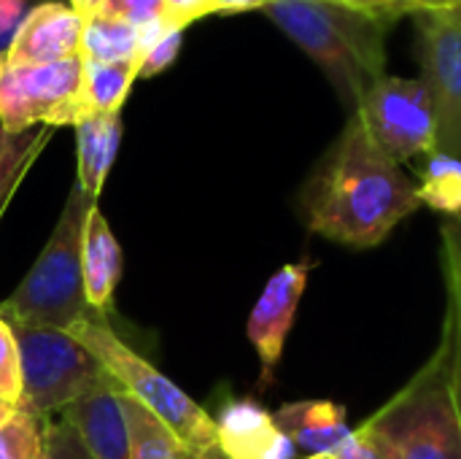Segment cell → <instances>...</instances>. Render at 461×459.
Returning <instances> with one entry per match:
<instances>
[{
  "label": "cell",
  "instance_id": "1",
  "mask_svg": "<svg viewBox=\"0 0 461 459\" xmlns=\"http://www.w3.org/2000/svg\"><path fill=\"white\" fill-rule=\"evenodd\" d=\"M419 208L416 181L373 143L357 114L300 189L305 227L348 249L381 246Z\"/></svg>",
  "mask_w": 461,
  "mask_h": 459
},
{
  "label": "cell",
  "instance_id": "2",
  "mask_svg": "<svg viewBox=\"0 0 461 459\" xmlns=\"http://www.w3.org/2000/svg\"><path fill=\"white\" fill-rule=\"evenodd\" d=\"M359 430L384 459H461L459 330L451 300L435 354Z\"/></svg>",
  "mask_w": 461,
  "mask_h": 459
},
{
  "label": "cell",
  "instance_id": "3",
  "mask_svg": "<svg viewBox=\"0 0 461 459\" xmlns=\"http://www.w3.org/2000/svg\"><path fill=\"white\" fill-rule=\"evenodd\" d=\"M265 14L321 68L351 114L362 95L386 76L389 16L335 0H273Z\"/></svg>",
  "mask_w": 461,
  "mask_h": 459
},
{
  "label": "cell",
  "instance_id": "4",
  "mask_svg": "<svg viewBox=\"0 0 461 459\" xmlns=\"http://www.w3.org/2000/svg\"><path fill=\"white\" fill-rule=\"evenodd\" d=\"M97 206L78 184H73L54 233L38 254L22 284L0 303V317L8 325L46 327L68 333L92 308L84 298L81 243L89 211Z\"/></svg>",
  "mask_w": 461,
  "mask_h": 459
},
{
  "label": "cell",
  "instance_id": "5",
  "mask_svg": "<svg viewBox=\"0 0 461 459\" xmlns=\"http://www.w3.org/2000/svg\"><path fill=\"white\" fill-rule=\"evenodd\" d=\"M68 335L78 341L86 352H92L103 371L119 384V390L138 400L146 411H151L184 444V449L194 452L216 446L213 417L203 406H197L178 384H173L162 371L135 354L111 330L105 314L89 311L68 330Z\"/></svg>",
  "mask_w": 461,
  "mask_h": 459
},
{
  "label": "cell",
  "instance_id": "6",
  "mask_svg": "<svg viewBox=\"0 0 461 459\" xmlns=\"http://www.w3.org/2000/svg\"><path fill=\"white\" fill-rule=\"evenodd\" d=\"M11 330L22 365L19 411L35 419L62 411L105 376L97 357L62 330L22 325H11Z\"/></svg>",
  "mask_w": 461,
  "mask_h": 459
},
{
  "label": "cell",
  "instance_id": "7",
  "mask_svg": "<svg viewBox=\"0 0 461 459\" xmlns=\"http://www.w3.org/2000/svg\"><path fill=\"white\" fill-rule=\"evenodd\" d=\"M84 57L51 65H8L0 68V127L5 133H27L35 127H59L84 119L81 108Z\"/></svg>",
  "mask_w": 461,
  "mask_h": 459
},
{
  "label": "cell",
  "instance_id": "8",
  "mask_svg": "<svg viewBox=\"0 0 461 459\" xmlns=\"http://www.w3.org/2000/svg\"><path fill=\"white\" fill-rule=\"evenodd\" d=\"M354 114L373 143L397 165L438 149L435 103L424 78L381 76Z\"/></svg>",
  "mask_w": 461,
  "mask_h": 459
},
{
  "label": "cell",
  "instance_id": "9",
  "mask_svg": "<svg viewBox=\"0 0 461 459\" xmlns=\"http://www.w3.org/2000/svg\"><path fill=\"white\" fill-rule=\"evenodd\" d=\"M421 41V78L435 103L438 149L448 151L461 116V8L411 14Z\"/></svg>",
  "mask_w": 461,
  "mask_h": 459
},
{
  "label": "cell",
  "instance_id": "10",
  "mask_svg": "<svg viewBox=\"0 0 461 459\" xmlns=\"http://www.w3.org/2000/svg\"><path fill=\"white\" fill-rule=\"evenodd\" d=\"M313 268H316V262H311V260L289 262V265L278 268L267 279V284L249 317L246 335L262 363V384L273 381V373L284 357L286 338L292 333V325H294V317H297V308H300V300L305 295Z\"/></svg>",
  "mask_w": 461,
  "mask_h": 459
},
{
  "label": "cell",
  "instance_id": "11",
  "mask_svg": "<svg viewBox=\"0 0 461 459\" xmlns=\"http://www.w3.org/2000/svg\"><path fill=\"white\" fill-rule=\"evenodd\" d=\"M84 16L68 3H41L30 8L16 27L8 49V65H51L81 54Z\"/></svg>",
  "mask_w": 461,
  "mask_h": 459
},
{
  "label": "cell",
  "instance_id": "12",
  "mask_svg": "<svg viewBox=\"0 0 461 459\" xmlns=\"http://www.w3.org/2000/svg\"><path fill=\"white\" fill-rule=\"evenodd\" d=\"M216 444L230 459H300L276 417L251 398H227L213 414Z\"/></svg>",
  "mask_w": 461,
  "mask_h": 459
},
{
  "label": "cell",
  "instance_id": "13",
  "mask_svg": "<svg viewBox=\"0 0 461 459\" xmlns=\"http://www.w3.org/2000/svg\"><path fill=\"white\" fill-rule=\"evenodd\" d=\"M59 417L78 433L95 459H130V433L119 384L108 373L89 392L65 406Z\"/></svg>",
  "mask_w": 461,
  "mask_h": 459
},
{
  "label": "cell",
  "instance_id": "14",
  "mask_svg": "<svg viewBox=\"0 0 461 459\" xmlns=\"http://www.w3.org/2000/svg\"><path fill=\"white\" fill-rule=\"evenodd\" d=\"M276 425L292 438L300 454H335L351 436L348 411L335 400H297L281 406Z\"/></svg>",
  "mask_w": 461,
  "mask_h": 459
},
{
  "label": "cell",
  "instance_id": "15",
  "mask_svg": "<svg viewBox=\"0 0 461 459\" xmlns=\"http://www.w3.org/2000/svg\"><path fill=\"white\" fill-rule=\"evenodd\" d=\"M81 276L86 306L97 314L111 311L113 292L122 276V249L108 225V219L95 206L86 216L84 243H81Z\"/></svg>",
  "mask_w": 461,
  "mask_h": 459
},
{
  "label": "cell",
  "instance_id": "16",
  "mask_svg": "<svg viewBox=\"0 0 461 459\" xmlns=\"http://www.w3.org/2000/svg\"><path fill=\"white\" fill-rule=\"evenodd\" d=\"M122 141V114H89L76 122V151H78V179L76 184L92 197H100V189L113 168Z\"/></svg>",
  "mask_w": 461,
  "mask_h": 459
},
{
  "label": "cell",
  "instance_id": "17",
  "mask_svg": "<svg viewBox=\"0 0 461 459\" xmlns=\"http://www.w3.org/2000/svg\"><path fill=\"white\" fill-rule=\"evenodd\" d=\"M140 62H89L84 60V84H81V108L89 114H122V106L138 78Z\"/></svg>",
  "mask_w": 461,
  "mask_h": 459
},
{
  "label": "cell",
  "instance_id": "18",
  "mask_svg": "<svg viewBox=\"0 0 461 459\" xmlns=\"http://www.w3.org/2000/svg\"><path fill=\"white\" fill-rule=\"evenodd\" d=\"M419 203L448 216H461V157L454 151H429L419 170Z\"/></svg>",
  "mask_w": 461,
  "mask_h": 459
},
{
  "label": "cell",
  "instance_id": "19",
  "mask_svg": "<svg viewBox=\"0 0 461 459\" xmlns=\"http://www.w3.org/2000/svg\"><path fill=\"white\" fill-rule=\"evenodd\" d=\"M81 57L89 62H140V30L130 22L92 14L84 19Z\"/></svg>",
  "mask_w": 461,
  "mask_h": 459
},
{
  "label": "cell",
  "instance_id": "20",
  "mask_svg": "<svg viewBox=\"0 0 461 459\" xmlns=\"http://www.w3.org/2000/svg\"><path fill=\"white\" fill-rule=\"evenodd\" d=\"M119 400L127 417L130 459H184V444L138 400L119 390Z\"/></svg>",
  "mask_w": 461,
  "mask_h": 459
},
{
  "label": "cell",
  "instance_id": "21",
  "mask_svg": "<svg viewBox=\"0 0 461 459\" xmlns=\"http://www.w3.org/2000/svg\"><path fill=\"white\" fill-rule=\"evenodd\" d=\"M51 127H35L27 133H5L0 127V214L5 211L22 176L46 146Z\"/></svg>",
  "mask_w": 461,
  "mask_h": 459
},
{
  "label": "cell",
  "instance_id": "22",
  "mask_svg": "<svg viewBox=\"0 0 461 459\" xmlns=\"http://www.w3.org/2000/svg\"><path fill=\"white\" fill-rule=\"evenodd\" d=\"M0 459H43L41 419L19 411L5 427H0Z\"/></svg>",
  "mask_w": 461,
  "mask_h": 459
},
{
  "label": "cell",
  "instance_id": "23",
  "mask_svg": "<svg viewBox=\"0 0 461 459\" xmlns=\"http://www.w3.org/2000/svg\"><path fill=\"white\" fill-rule=\"evenodd\" d=\"M41 433H43V459H95L78 433L59 417H43L41 419Z\"/></svg>",
  "mask_w": 461,
  "mask_h": 459
},
{
  "label": "cell",
  "instance_id": "24",
  "mask_svg": "<svg viewBox=\"0 0 461 459\" xmlns=\"http://www.w3.org/2000/svg\"><path fill=\"white\" fill-rule=\"evenodd\" d=\"M0 400L22 403V365L11 325L0 317Z\"/></svg>",
  "mask_w": 461,
  "mask_h": 459
},
{
  "label": "cell",
  "instance_id": "25",
  "mask_svg": "<svg viewBox=\"0 0 461 459\" xmlns=\"http://www.w3.org/2000/svg\"><path fill=\"white\" fill-rule=\"evenodd\" d=\"M95 14L130 22L138 30L157 24V22H167L165 0H103V5Z\"/></svg>",
  "mask_w": 461,
  "mask_h": 459
},
{
  "label": "cell",
  "instance_id": "26",
  "mask_svg": "<svg viewBox=\"0 0 461 459\" xmlns=\"http://www.w3.org/2000/svg\"><path fill=\"white\" fill-rule=\"evenodd\" d=\"M181 43H184V27H176L170 24L140 57V70H138V78H151L162 70H167L178 51H181Z\"/></svg>",
  "mask_w": 461,
  "mask_h": 459
},
{
  "label": "cell",
  "instance_id": "27",
  "mask_svg": "<svg viewBox=\"0 0 461 459\" xmlns=\"http://www.w3.org/2000/svg\"><path fill=\"white\" fill-rule=\"evenodd\" d=\"M440 235H443V271H448L461 284V216L446 219Z\"/></svg>",
  "mask_w": 461,
  "mask_h": 459
},
{
  "label": "cell",
  "instance_id": "28",
  "mask_svg": "<svg viewBox=\"0 0 461 459\" xmlns=\"http://www.w3.org/2000/svg\"><path fill=\"white\" fill-rule=\"evenodd\" d=\"M165 14L170 24L186 30L192 22L211 14V0H165Z\"/></svg>",
  "mask_w": 461,
  "mask_h": 459
},
{
  "label": "cell",
  "instance_id": "29",
  "mask_svg": "<svg viewBox=\"0 0 461 459\" xmlns=\"http://www.w3.org/2000/svg\"><path fill=\"white\" fill-rule=\"evenodd\" d=\"M335 459H384L381 457V452L373 446V441L357 427V430H351V436L343 441V446L335 452Z\"/></svg>",
  "mask_w": 461,
  "mask_h": 459
},
{
  "label": "cell",
  "instance_id": "30",
  "mask_svg": "<svg viewBox=\"0 0 461 459\" xmlns=\"http://www.w3.org/2000/svg\"><path fill=\"white\" fill-rule=\"evenodd\" d=\"M340 5H351V8H359V11H370V14H381V16H389L392 22L397 16H405L408 8L402 0H335Z\"/></svg>",
  "mask_w": 461,
  "mask_h": 459
},
{
  "label": "cell",
  "instance_id": "31",
  "mask_svg": "<svg viewBox=\"0 0 461 459\" xmlns=\"http://www.w3.org/2000/svg\"><path fill=\"white\" fill-rule=\"evenodd\" d=\"M273 0H211V14H243L265 11Z\"/></svg>",
  "mask_w": 461,
  "mask_h": 459
},
{
  "label": "cell",
  "instance_id": "32",
  "mask_svg": "<svg viewBox=\"0 0 461 459\" xmlns=\"http://www.w3.org/2000/svg\"><path fill=\"white\" fill-rule=\"evenodd\" d=\"M446 273V287H448V300L454 303V311H456V330H459V384H461V284L448 273Z\"/></svg>",
  "mask_w": 461,
  "mask_h": 459
},
{
  "label": "cell",
  "instance_id": "33",
  "mask_svg": "<svg viewBox=\"0 0 461 459\" xmlns=\"http://www.w3.org/2000/svg\"><path fill=\"white\" fill-rule=\"evenodd\" d=\"M408 8V16L413 11H424V8H459L461 0H402Z\"/></svg>",
  "mask_w": 461,
  "mask_h": 459
},
{
  "label": "cell",
  "instance_id": "34",
  "mask_svg": "<svg viewBox=\"0 0 461 459\" xmlns=\"http://www.w3.org/2000/svg\"><path fill=\"white\" fill-rule=\"evenodd\" d=\"M184 459H230L221 449H219V444L216 446H205V449H184Z\"/></svg>",
  "mask_w": 461,
  "mask_h": 459
},
{
  "label": "cell",
  "instance_id": "35",
  "mask_svg": "<svg viewBox=\"0 0 461 459\" xmlns=\"http://www.w3.org/2000/svg\"><path fill=\"white\" fill-rule=\"evenodd\" d=\"M68 5H70L73 11H78V14L86 19V16H92V14L103 5V0H68Z\"/></svg>",
  "mask_w": 461,
  "mask_h": 459
},
{
  "label": "cell",
  "instance_id": "36",
  "mask_svg": "<svg viewBox=\"0 0 461 459\" xmlns=\"http://www.w3.org/2000/svg\"><path fill=\"white\" fill-rule=\"evenodd\" d=\"M16 414H19V406H14L8 400H0V427H5Z\"/></svg>",
  "mask_w": 461,
  "mask_h": 459
},
{
  "label": "cell",
  "instance_id": "37",
  "mask_svg": "<svg viewBox=\"0 0 461 459\" xmlns=\"http://www.w3.org/2000/svg\"><path fill=\"white\" fill-rule=\"evenodd\" d=\"M448 151H454V154H459L461 157V116H459V124H456V133H454V141H451V149Z\"/></svg>",
  "mask_w": 461,
  "mask_h": 459
},
{
  "label": "cell",
  "instance_id": "38",
  "mask_svg": "<svg viewBox=\"0 0 461 459\" xmlns=\"http://www.w3.org/2000/svg\"><path fill=\"white\" fill-rule=\"evenodd\" d=\"M303 459H335V454H308V457Z\"/></svg>",
  "mask_w": 461,
  "mask_h": 459
},
{
  "label": "cell",
  "instance_id": "39",
  "mask_svg": "<svg viewBox=\"0 0 461 459\" xmlns=\"http://www.w3.org/2000/svg\"><path fill=\"white\" fill-rule=\"evenodd\" d=\"M3 62H5V54H0V68H3Z\"/></svg>",
  "mask_w": 461,
  "mask_h": 459
},
{
  "label": "cell",
  "instance_id": "40",
  "mask_svg": "<svg viewBox=\"0 0 461 459\" xmlns=\"http://www.w3.org/2000/svg\"><path fill=\"white\" fill-rule=\"evenodd\" d=\"M459 8H461V5H459Z\"/></svg>",
  "mask_w": 461,
  "mask_h": 459
}]
</instances>
